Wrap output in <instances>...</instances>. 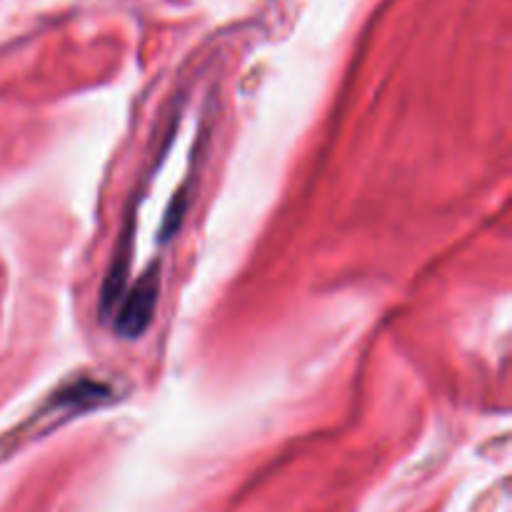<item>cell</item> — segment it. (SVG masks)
Listing matches in <instances>:
<instances>
[{
	"mask_svg": "<svg viewBox=\"0 0 512 512\" xmlns=\"http://www.w3.org/2000/svg\"><path fill=\"white\" fill-rule=\"evenodd\" d=\"M158 285V265H153V268L145 270L143 278H138V283L133 285L128 298L120 303L118 318H115V330L120 335H125V338H138L148 328L155 310V298H158Z\"/></svg>",
	"mask_w": 512,
	"mask_h": 512,
	"instance_id": "6da1fadb",
	"label": "cell"
}]
</instances>
